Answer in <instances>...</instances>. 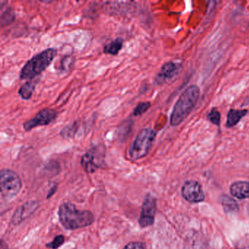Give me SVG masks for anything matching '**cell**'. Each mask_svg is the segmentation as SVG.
Masks as SVG:
<instances>
[{"label":"cell","instance_id":"cell-1","mask_svg":"<svg viewBox=\"0 0 249 249\" xmlns=\"http://www.w3.org/2000/svg\"><path fill=\"white\" fill-rule=\"evenodd\" d=\"M199 96L200 89L197 86H190L184 90L173 107L170 116L172 126H178L189 116L197 103Z\"/></svg>","mask_w":249,"mask_h":249},{"label":"cell","instance_id":"cell-2","mask_svg":"<svg viewBox=\"0 0 249 249\" xmlns=\"http://www.w3.org/2000/svg\"><path fill=\"white\" fill-rule=\"evenodd\" d=\"M61 224L67 230H75L91 225L94 221V215L89 211L78 210L73 204L66 202L59 209Z\"/></svg>","mask_w":249,"mask_h":249},{"label":"cell","instance_id":"cell-3","mask_svg":"<svg viewBox=\"0 0 249 249\" xmlns=\"http://www.w3.org/2000/svg\"><path fill=\"white\" fill-rule=\"evenodd\" d=\"M56 49L49 48L33 56L23 67L20 72V78L21 80H31L40 75L50 66L56 56Z\"/></svg>","mask_w":249,"mask_h":249},{"label":"cell","instance_id":"cell-4","mask_svg":"<svg viewBox=\"0 0 249 249\" xmlns=\"http://www.w3.org/2000/svg\"><path fill=\"white\" fill-rule=\"evenodd\" d=\"M157 137V132L151 128H145L137 135L129 150V158L137 161L145 157L149 152Z\"/></svg>","mask_w":249,"mask_h":249},{"label":"cell","instance_id":"cell-5","mask_svg":"<svg viewBox=\"0 0 249 249\" xmlns=\"http://www.w3.org/2000/svg\"><path fill=\"white\" fill-rule=\"evenodd\" d=\"M1 196L3 199L10 200L18 195L22 187L19 176L14 170L4 169L0 176Z\"/></svg>","mask_w":249,"mask_h":249},{"label":"cell","instance_id":"cell-6","mask_svg":"<svg viewBox=\"0 0 249 249\" xmlns=\"http://www.w3.org/2000/svg\"><path fill=\"white\" fill-rule=\"evenodd\" d=\"M57 116V112L53 109H43L39 111L33 119L24 122L23 127L27 132H30L38 126H47L54 122Z\"/></svg>","mask_w":249,"mask_h":249},{"label":"cell","instance_id":"cell-7","mask_svg":"<svg viewBox=\"0 0 249 249\" xmlns=\"http://www.w3.org/2000/svg\"><path fill=\"white\" fill-rule=\"evenodd\" d=\"M104 150L102 147L94 146L87 151L81 159V164L88 173H94L100 167Z\"/></svg>","mask_w":249,"mask_h":249},{"label":"cell","instance_id":"cell-8","mask_svg":"<svg viewBox=\"0 0 249 249\" xmlns=\"http://www.w3.org/2000/svg\"><path fill=\"white\" fill-rule=\"evenodd\" d=\"M156 211L157 201L155 198L151 195H147L142 205L139 219V224L142 228H145L154 224Z\"/></svg>","mask_w":249,"mask_h":249},{"label":"cell","instance_id":"cell-9","mask_svg":"<svg viewBox=\"0 0 249 249\" xmlns=\"http://www.w3.org/2000/svg\"><path fill=\"white\" fill-rule=\"evenodd\" d=\"M181 193L186 200L193 203L202 202L205 199L202 186L195 180L186 181L182 187Z\"/></svg>","mask_w":249,"mask_h":249},{"label":"cell","instance_id":"cell-10","mask_svg":"<svg viewBox=\"0 0 249 249\" xmlns=\"http://www.w3.org/2000/svg\"><path fill=\"white\" fill-rule=\"evenodd\" d=\"M180 65L173 62H169L161 67L160 72L156 78V83L159 85L164 84L166 81L171 80L180 72Z\"/></svg>","mask_w":249,"mask_h":249},{"label":"cell","instance_id":"cell-11","mask_svg":"<svg viewBox=\"0 0 249 249\" xmlns=\"http://www.w3.org/2000/svg\"><path fill=\"white\" fill-rule=\"evenodd\" d=\"M39 204L36 201L28 202L20 207L12 218L14 224H18L32 215L38 208Z\"/></svg>","mask_w":249,"mask_h":249},{"label":"cell","instance_id":"cell-12","mask_svg":"<svg viewBox=\"0 0 249 249\" xmlns=\"http://www.w3.org/2000/svg\"><path fill=\"white\" fill-rule=\"evenodd\" d=\"M230 193L237 199L249 198V181L235 182L230 186Z\"/></svg>","mask_w":249,"mask_h":249},{"label":"cell","instance_id":"cell-13","mask_svg":"<svg viewBox=\"0 0 249 249\" xmlns=\"http://www.w3.org/2000/svg\"><path fill=\"white\" fill-rule=\"evenodd\" d=\"M38 80L34 79L29 80L27 82L24 83L19 89H18V94L20 97L24 100H29L33 97V93L36 90V86H37Z\"/></svg>","mask_w":249,"mask_h":249},{"label":"cell","instance_id":"cell-14","mask_svg":"<svg viewBox=\"0 0 249 249\" xmlns=\"http://www.w3.org/2000/svg\"><path fill=\"white\" fill-rule=\"evenodd\" d=\"M248 112L249 111L247 110L230 109L228 114H227V124H226L227 127H234L245 116L248 114Z\"/></svg>","mask_w":249,"mask_h":249},{"label":"cell","instance_id":"cell-15","mask_svg":"<svg viewBox=\"0 0 249 249\" xmlns=\"http://www.w3.org/2000/svg\"><path fill=\"white\" fill-rule=\"evenodd\" d=\"M123 39L118 37L105 46L103 49V53L106 54L116 56V55L119 54V52L123 49Z\"/></svg>","mask_w":249,"mask_h":249},{"label":"cell","instance_id":"cell-16","mask_svg":"<svg viewBox=\"0 0 249 249\" xmlns=\"http://www.w3.org/2000/svg\"><path fill=\"white\" fill-rule=\"evenodd\" d=\"M78 124L77 122H74L72 124H70L68 126L64 127L60 132V135L64 139L69 140L71 138H74L76 135L78 130Z\"/></svg>","mask_w":249,"mask_h":249},{"label":"cell","instance_id":"cell-17","mask_svg":"<svg viewBox=\"0 0 249 249\" xmlns=\"http://www.w3.org/2000/svg\"><path fill=\"white\" fill-rule=\"evenodd\" d=\"M221 202L222 203L223 206H224V210L227 212L237 211V208H238L235 201L230 198V196H227V195H223L221 196Z\"/></svg>","mask_w":249,"mask_h":249},{"label":"cell","instance_id":"cell-18","mask_svg":"<svg viewBox=\"0 0 249 249\" xmlns=\"http://www.w3.org/2000/svg\"><path fill=\"white\" fill-rule=\"evenodd\" d=\"M15 17H14V12H12L11 9L7 8L6 11H1V25L4 27L7 24H11L13 22Z\"/></svg>","mask_w":249,"mask_h":249},{"label":"cell","instance_id":"cell-19","mask_svg":"<svg viewBox=\"0 0 249 249\" xmlns=\"http://www.w3.org/2000/svg\"><path fill=\"white\" fill-rule=\"evenodd\" d=\"M208 119L211 123L216 125L217 126H220V124H221V113L215 107L211 109V111L208 114Z\"/></svg>","mask_w":249,"mask_h":249},{"label":"cell","instance_id":"cell-20","mask_svg":"<svg viewBox=\"0 0 249 249\" xmlns=\"http://www.w3.org/2000/svg\"><path fill=\"white\" fill-rule=\"evenodd\" d=\"M151 104L150 102H142L140 103L138 106H136L133 110V115L135 116H139L145 113L148 109L151 107Z\"/></svg>","mask_w":249,"mask_h":249},{"label":"cell","instance_id":"cell-21","mask_svg":"<svg viewBox=\"0 0 249 249\" xmlns=\"http://www.w3.org/2000/svg\"><path fill=\"white\" fill-rule=\"evenodd\" d=\"M74 58L71 56H65L62 58V60L60 62V65H59V68L60 71H68V70L71 68V65L73 64Z\"/></svg>","mask_w":249,"mask_h":249},{"label":"cell","instance_id":"cell-22","mask_svg":"<svg viewBox=\"0 0 249 249\" xmlns=\"http://www.w3.org/2000/svg\"><path fill=\"white\" fill-rule=\"evenodd\" d=\"M64 242H65V237L63 235H58L53 239V241L46 245V246L52 249H57L63 244Z\"/></svg>","mask_w":249,"mask_h":249},{"label":"cell","instance_id":"cell-23","mask_svg":"<svg viewBox=\"0 0 249 249\" xmlns=\"http://www.w3.org/2000/svg\"><path fill=\"white\" fill-rule=\"evenodd\" d=\"M123 249H145V246L141 242H132L128 243Z\"/></svg>","mask_w":249,"mask_h":249},{"label":"cell","instance_id":"cell-24","mask_svg":"<svg viewBox=\"0 0 249 249\" xmlns=\"http://www.w3.org/2000/svg\"><path fill=\"white\" fill-rule=\"evenodd\" d=\"M249 104V97H247L245 100L244 103H243V106H246Z\"/></svg>","mask_w":249,"mask_h":249},{"label":"cell","instance_id":"cell-25","mask_svg":"<svg viewBox=\"0 0 249 249\" xmlns=\"http://www.w3.org/2000/svg\"></svg>","mask_w":249,"mask_h":249}]
</instances>
